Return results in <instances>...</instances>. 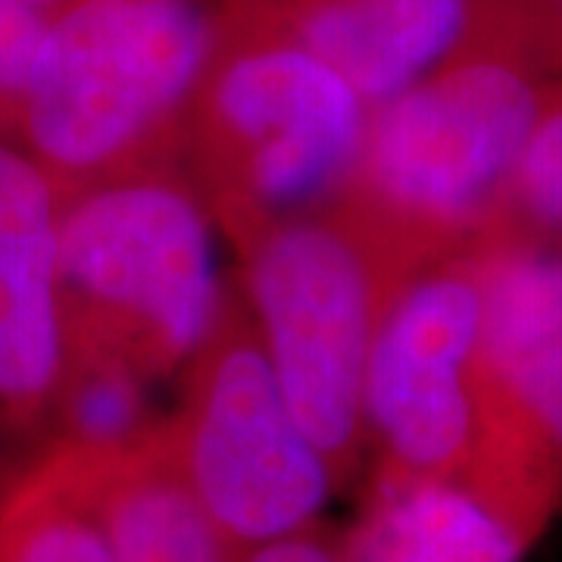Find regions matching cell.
Masks as SVG:
<instances>
[{
  "mask_svg": "<svg viewBox=\"0 0 562 562\" xmlns=\"http://www.w3.org/2000/svg\"><path fill=\"white\" fill-rule=\"evenodd\" d=\"M350 562H522L535 543L465 482L372 472Z\"/></svg>",
  "mask_w": 562,
  "mask_h": 562,
  "instance_id": "cell-11",
  "label": "cell"
},
{
  "mask_svg": "<svg viewBox=\"0 0 562 562\" xmlns=\"http://www.w3.org/2000/svg\"><path fill=\"white\" fill-rule=\"evenodd\" d=\"M181 375L169 453L222 541L241 553L319 525L341 484L294 419L244 301L228 297Z\"/></svg>",
  "mask_w": 562,
  "mask_h": 562,
  "instance_id": "cell-6",
  "label": "cell"
},
{
  "mask_svg": "<svg viewBox=\"0 0 562 562\" xmlns=\"http://www.w3.org/2000/svg\"><path fill=\"white\" fill-rule=\"evenodd\" d=\"M482 244L403 276L384 297L362 416L375 472L462 482L479 435Z\"/></svg>",
  "mask_w": 562,
  "mask_h": 562,
  "instance_id": "cell-8",
  "label": "cell"
},
{
  "mask_svg": "<svg viewBox=\"0 0 562 562\" xmlns=\"http://www.w3.org/2000/svg\"><path fill=\"white\" fill-rule=\"evenodd\" d=\"M513 13L528 47L562 76V0H513Z\"/></svg>",
  "mask_w": 562,
  "mask_h": 562,
  "instance_id": "cell-17",
  "label": "cell"
},
{
  "mask_svg": "<svg viewBox=\"0 0 562 562\" xmlns=\"http://www.w3.org/2000/svg\"><path fill=\"white\" fill-rule=\"evenodd\" d=\"M553 79L519 32H503L369 110L338 210L394 281L501 232Z\"/></svg>",
  "mask_w": 562,
  "mask_h": 562,
  "instance_id": "cell-1",
  "label": "cell"
},
{
  "mask_svg": "<svg viewBox=\"0 0 562 562\" xmlns=\"http://www.w3.org/2000/svg\"><path fill=\"white\" fill-rule=\"evenodd\" d=\"M22 3H29V7H38V10H44V13H54L63 0H22Z\"/></svg>",
  "mask_w": 562,
  "mask_h": 562,
  "instance_id": "cell-18",
  "label": "cell"
},
{
  "mask_svg": "<svg viewBox=\"0 0 562 562\" xmlns=\"http://www.w3.org/2000/svg\"><path fill=\"white\" fill-rule=\"evenodd\" d=\"M235 562H350V557L344 535L319 522L279 541L241 550L235 553Z\"/></svg>",
  "mask_w": 562,
  "mask_h": 562,
  "instance_id": "cell-16",
  "label": "cell"
},
{
  "mask_svg": "<svg viewBox=\"0 0 562 562\" xmlns=\"http://www.w3.org/2000/svg\"><path fill=\"white\" fill-rule=\"evenodd\" d=\"M369 103L272 7H238L191 106L184 157L213 222L247 244L341 206Z\"/></svg>",
  "mask_w": 562,
  "mask_h": 562,
  "instance_id": "cell-3",
  "label": "cell"
},
{
  "mask_svg": "<svg viewBox=\"0 0 562 562\" xmlns=\"http://www.w3.org/2000/svg\"><path fill=\"white\" fill-rule=\"evenodd\" d=\"M232 13L216 0H63L22 94V147L63 191L179 162Z\"/></svg>",
  "mask_w": 562,
  "mask_h": 562,
  "instance_id": "cell-2",
  "label": "cell"
},
{
  "mask_svg": "<svg viewBox=\"0 0 562 562\" xmlns=\"http://www.w3.org/2000/svg\"><path fill=\"white\" fill-rule=\"evenodd\" d=\"M150 384V375L116 353L69 347L47 413V422L54 425V443L106 457L157 438L169 416H157Z\"/></svg>",
  "mask_w": 562,
  "mask_h": 562,
  "instance_id": "cell-13",
  "label": "cell"
},
{
  "mask_svg": "<svg viewBox=\"0 0 562 562\" xmlns=\"http://www.w3.org/2000/svg\"><path fill=\"white\" fill-rule=\"evenodd\" d=\"M81 457L113 562H235V550L181 482L166 428L135 450Z\"/></svg>",
  "mask_w": 562,
  "mask_h": 562,
  "instance_id": "cell-12",
  "label": "cell"
},
{
  "mask_svg": "<svg viewBox=\"0 0 562 562\" xmlns=\"http://www.w3.org/2000/svg\"><path fill=\"white\" fill-rule=\"evenodd\" d=\"M238 250L244 306L281 394L338 484L350 482L369 450V350L397 281L338 206L262 228Z\"/></svg>",
  "mask_w": 562,
  "mask_h": 562,
  "instance_id": "cell-5",
  "label": "cell"
},
{
  "mask_svg": "<svg viewBox=\"0 0 562 562\" xmlns=\"http://www.w3.org/2000/svg\"><path fill=\"white\" fill-rule=\"evenodd\" d=\"M501 232L562 241V76L550 85L528 135Z\"/></svg>",
  "mask_w": 562,
  "mask_h": 562,
  "instance_id": "cell-14",
  "label": "cell"
},
{
  "mask_svg": "<svg viewBox=\"0 0 562 562\" xmlns=\"http://www.w3.org/2000/svg\"><path fill=\"white\" fill-rule=\"evenodd\" d=\"M272 10L369 110L475 44L519 32L513 0H279Z\"/></svg>",
  "mask_w": 562,
  "mask_h": 562,
  "instance_id": "cell-10",
  "label": "cell"
},
{
  "mask_svg": "<svg viewBox=\"0 0 562 562\" xmlns=\"http://www.w3.org/2000/svg\"><path fill=\"white\" fill-rule=\"evenodd\" d=\"M47 16L22 0H0V132L16 128L22 94L38 57Z\"/></svg>",
  "mask_w": 562,
  "mask_h": 562,
  "instance_id": "cell-15",
  "label": "cell"
},
{
  "mask_svg": "<svg viewBox=\"0 0 562 562\" xmlns=\"http://www.w3.org/2000/svg\"><path fill=\"white\" fill-rule=\"evenodd\" d=\"M479 435L462 482L531 543L562 516V241H482Z\"/></svg>",
  "mask_w": 562,
  "mask_h": 562,
  "instance_id": "cell-7",
  "label": "cell"
},
{
  "mask_svg": "<svg viewBox=\"0 0 562 562\" xmlns=\"http://www.w3.org/2000/svg\"><path fill=\"white\" fill-rule=\"evenodd\" d=\"M213 225L179 162L63 191L66 350L116 353L154 382L184 372L232 297L216 272Z\"/></svg>",
  "mask_w": 562,
  "mask_h": 562,
  "instance_id": "cell-4",
  "label": "cell"
},
{
  "mask_svg": "<svg viewBox=\"0 0 562 562\" xmlns=\"http://www.w3.org/2000/svg\"><path fill=\"white\" fill-rule=\"evenodd\" d=\"M63 188L0 138V416L47 422L66 366L60 294Z\"/></svg>",
  "mask_w": 562,
  "mask_h": 562,
  "instance_id": "cell-9",
  "label": "cell"
}]
</instances>
